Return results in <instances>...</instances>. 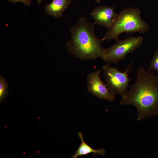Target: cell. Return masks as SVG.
Instances as JSON below:
<instances>
[{
  "instance_id": "cell-4",
  "label": "cell",
  "mask_w": 158,
  "mask_h": 158,
  "mask_svg": "<svg viewBox=\"0 0 158 158\" xmlns=\"http://www.w3.org/2000/svg\"><path fill=\"white\" fill-rule=\"evenodd\" d=\"M143 38L141 36L129 37L118 40L110 47L104 49L102 59L108 63L117 64L124 60L126 56L135 50L142 44Z\"/></svg>"
},
{
  "instance_id": "cell-2",
  "label": "cell",
  "mask_w": 158,
  "mask_h": 158,
  "mask_svg": "<svg viewBox=\"0 0 158 158\" xmlns=\"http://www.w3.org/2000/svg\"><path fill=\"white\" fill-rule=\"evenodd\" d=\"M95 25L83 16L70 28L71 38L66 43L67 50L71 54L81 60L101 59L104 49L102 39L95 33Z\"/></svg>"
},
{
  "instance_id": "cell-14",
  "label": "cell",
  "mask_w": 158,
  "mask_h": 158,
  "mask_svg": "<svg viewBox=\"0 0 158 158\" xmlns=\"http://www.w3.org/2000/svg\"><path fill=\"white\" fill-rule=\"evenodd\" d=\"M95 1L98 3H99L101 2V0H94Z\"/></svg>"
},
{
  "instance_id": "cell-5",
  "label": "cell",
  "mask_w": 158,
  "mask_h": 158,
  "mask_svg": "<svg viewBox=\"0 0 158 158\" xmlns=\"http://www.w3.org/2000/svg\"><path fill=\"white\" fill-rule=\"evenodd\" d=\"M132 62L124 72L119 71L116 67L111 66L109 63L104 65L102 69L104 73L106 85L112 94L123 96L127 91L130 79L128 75L132 69Z\"/></svg>"
},
{
  "instance_id": "cell-13",
  "label": "cell",
  "mask_w": 158,
  "mask_h": 158,
  "mask_svg": "<svg viewBox=\"0 0 158 158\" xmlns=\"http://www.w3.org/2000/svg\"><path fill=\"white\" fill-rule=\"evenodd\" d=\"M36 0L37 1L38 4H40L42 1V0Z\"/></svg>"
},
{
  "instance_id": "cell-3",
  "label": "cell",
  "mask_w": 158,
  "mask_h": 158,
  "mask_svg": "<svg viewBox=\"0 0 158 158\" xmlns=\"http://www.w3.org/2000/svg\"><path fill=\"white\" fill-rule=\"evenodd\" d=\"M150 30L149 25L142 19L141 12L139 8H127L117 14L111 26L102 39L103 41L114 40L118 41L122 33H143Z\"/></svg>"
},
{
  "instance_id": "cell-9",
  "label": "cell",
  "mask_w": 158,
  "mask_h": 158,
  "mask_svg": "<svg viewBox=\"0 0 158 158\" xmlns=\"http://www.w3.org/2000/svg\"><path fill=\"white\" fill-rule=\"evenodd\" d=\"M78 135L81 140V143L75 151V153L71 158H76L79 156L86 155L90 153H92V156L94 157L95 156L96 154L102 156L105 155L106 151L105 149L103 148H99L97 150L93 149L85 142L81 132L78 133Z\"/></svg>"
},
{
  "instance_id": "cell-11",
  "label": "cell",
  "mask_w": 158,
  "mask_h": 158,
  "mask_svg": "<svg viewBox=\"0 0 158 158\" xmlns=\"http://www.w3.org/2000/svg\"><path fill=\"white\" fill-rule=\"evenodd\" d=\"M148 71H154L158 74V48L155 51L152 58L149 64Z\"/></svg>"
},
{
  "instance_id": "cell-6",
  "label": "cell",
  "mask_w": 158,
  "mask_h": 158,
  "mask_svg": "<svg viewBox=\"0 0 158 158\" xmlns=\"http://www.w3.org/2000/svg\"><path fill=\"white\" fill-rule=\"evenodd\" d=\"M100 70L89 74L87 77V86L88 91L97 98L109 101H113L116 95L109 91L104 82L100 79Z\"/></svg>"
},
{
  "instance_id": "cell-8",
  "label": "cell",
  "mask_w": 158,
  "mask_h": 158,
  "mask_svg": "<svg viewBox=\"0 0 158 158\" xmlns=\"http://www.w3.org/2000/svg\"><path fill=\"white\" fill-rule=\"evenodd\" d=\"M73 0H52L44 8L47 14L55 18H60L63 12L71 3Z\"/></svg>"
},
{
  "instance_id": "cell-10",
  "label": "cell",
  "mask_w": 158,
  "mask_h": 158,
  "mask_svg": "<svg viewBox=\"0 0 158 158\" xmlns=\"http://www.w3.org/2000/svg\"><path fill=\"white\" fill-rule=\"evenodd\" d=\"M8 85L5 79L0 77V102L1 103L6 97L8 93Z\"/></svg>"
},
{
  "instance_id": "cell-1",
  "label": "cell",
  "mask_w": 158,
  "mask_h": 158,
  "mask_svg": "<svg viewBox=\"0 0 158 158\" xmlns=\"http://www.w3.org/2000/svg\"><path fill=\"white\" fill-rule=\"evenodd\" d=\"M120 104L135 107L138 121L158 116V76L141 66L135 82L122 96Z\"/></svg>"
},
{
  "instance_id": "cell-7",
  "label": "cell",
  "mask_w": 158,
  "mask_h": 158,
  "mask_svg": "<svg viewBox=\"0 0 158 158\" xmlns=\"http://www.w3.org/2000/svg\"><path fill=\"white\" fill-rule=\"evenodd\" d=\"M117 14L114 7L109 6L97 7L90 13L95 25L98 24L108 29L111 26Z\"/></svg>"
},
{
  "instance_id": "cell-12",
  "label": "cell",
  "mask_w": 158,
  "mask_h": 158,
  "mask_svg": "<svg viewBox=\"0 0 158 158\" xmlns=\"http://www.w3.org/2000/svg\"><path fill=\"white\" fill-rule=\"evenodd\" d=\"M8 1L11 3H13L14 4H15L17 2H20L23 3L24 4L26 5L27 6H29L30 5L31 2V0H7Z\"/></svg>"
}]
</instances>
